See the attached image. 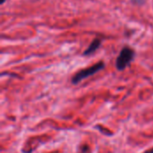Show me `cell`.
<instances>
[{
  "instance_id": "6da1fadb",
  "label": "cell",
  "mask_w": 153,
  "mask_h": 153,
  "mask_svg": "<svg viewBox=\"0 0 153 153\" xmlns=\"http://www.w3.org/2000/svg\"><path fill=\"white\" fill-rule=\"evenodd\" d=\"M134 55H135V53L133 48H131L129 47L123 48L117 58V61H116L117 69L119 71L125 70L133 61Z\"/></svg>"
},
{
  "instance_id": "277c9868",
  "label": "cell",
  "mask_w": 153,
  "mask_h": 153,
  "mask_svg": "<svg viewBox=\"0 0 153 153\" xmlns=\"http://www.w3.org/2000/svg\"><path fill=\"white\" fill-rule=\"evenodd\" d=\"M145 153H153V149L152 150H150V151H148V152H146Z\"/></svg>"
},
{
  "instance_id": "7a4b0ae2",
  "label": "cell",
  "mask_w": 153,
  "mask_h": 153,
  "mask_svg": "<svg viewBox=\"0 0 153 153\" xmlns=\"http://www.w3.org/2000/svg\"><path fill=\"white\" fill-rule=\"evenodd\" d=\"M105 66V64L103 61H100V62H98L97 64L88 67V68H85V69H82L81 71H79L78 73H76L74 77L72 78V82L74 84H77L79 83L80 82H82V80L95 74L96 73H98L99 71L102 70Z\"/></svg>"
},
{
  "instance_id": "5b68a950",
  "label": "cell",
  "mask_w": 153,
  "mask_h": 153,
  "mask_svg": "<svg viewBox=\"0 0 153 153\" xmlns=\"http://www.w3.org/2000/svg\"><path fill=\"white\" fill-rule=\"evenodd\" d=\"M4 1H5V0H1V4H4Z\"/></svg>"
},
{
  "instance_id": "3957f363",
  "label": "cell",
  "mask_w": 153,
  "mask_h": 153,
  "mask_svg": "<svg viewBox=\"0 0 153 153\" xmlns=\"http://www.w3.org/2000/svg\"><path fill=\"white\" fill-rule=\"evenodd\" d=\"M100 43H101V41H100V39H95L91 43V45L89 46V48L83 52V55L84 56H89V55H91L92 53H94L99 48V47L100 46Z\"/></svg>"
}]
</instances>
